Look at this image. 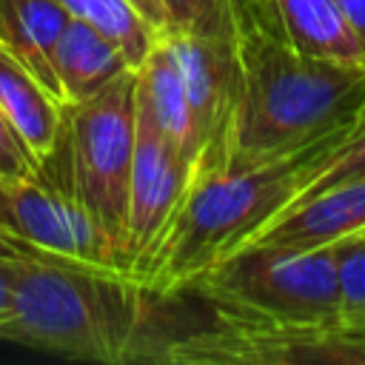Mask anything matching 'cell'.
Returning a JSON list of instances; mask_svg holds the SVG:
<instances>
[{
    "instance_id": "1",
    "label": "cell",
    "mask_w": 365,
    "mask_h": 365,
    "mask_svg": "<svg viewBox=\"0 0 365 365\" xmlns=\"http://www.w3.org/2000/svg\"><path fill=\"white\" fill-rule=\"evenodd\" d=\"M228 9L240 63L231 165L299 151L362 117L365 68L299 51L268 0H228Z\"/></svg>"
},
{
    "instance_id": "21",
    "label": "cell",
    "mask_w": 365,
    "mask_h": 365,
    "mask_svg": "<svg viewBox=\"0 0 365 365\" xmlns=\"http://www.w3.org/2000/svg\"><path fill=\"white\" fill-rule=\"evenodd\" d=\"M26 248V245H23ZM20 248V251H23ZM20 251H0V322L9 317L11 311V288H14V277H17V262H20Z\"/></svg>"
},
{
    "instance_id": "9",
    "label": "cell",
    "mask_w": 365,
    "mask_h": 365,
    "mask_svg": "<svg viewBox=\"0 0 365 365\" xmlns=\"http://www.w3.org/2000/svg\"><path fill=\"white\" fill-rule=\"evenodd\" d=\"M0 231L37 251L88 265H114L91 214L40 171L0 180Z\"/></svg>"
},
{
    "instance_id": "14",
    "label": "cell",
    "mask_w": 365,
    "mask_h": 365,
    "mask_svg": "<svg viewBox=\"0 0 365 365\" xmlns=\"http://www.w3.org/2000/svg\"><path fill=\"white\" fill-rule=\"evenodd\" d=\"M0 111L29 148L40 160L51 151L63 117V103L17 60L0 46Z\"/></svg>"
},
{
    "instance_id": "8",
    "label": "cell",
    "mask_w": 365,
    "mask_h": 365,
    "mask_svg": "<svg viewBox=\"0 0 365 365\" xmlns=\"http://www.w3.org/2000/svg\"><path fill=\"white\" fill-rule=\"evenodd\" d=\"M137 114V108H134ZM194 180L191 163L143 117L134 120V157L117 268L140 282Z\"/></svg>"
},
{
    "instance_id": "18",
    "label": "cell",
    "mask_w": 365,
    "mask_h": 365,
    "mask_svg": "<svg viewBox=\"0 0 365 365\" xmlns=\"http://www.w3.org/2000/svg\"><path fill=\"white\" fill-rule=\"evenodd\" d=\"M163 34H208L231 23L228 0H157Z\"/></svg>"
},
{
    "instance_id": "20",
    "label": "cell",
    "mask_w": 365,
    "mask_h": 365,
    "mask_svg": "<svg viewBox=\"0 0 365 365\" xmlns=\"http://www.w3.org/2000/svg\"><path fill=\"white\" fill-rule=\"evenodd\" d=\"M34 171H37V160L29 154V148L23 145V140L0 111V180L29 177Z\"/></svg>"
},
{
    "instance_id": "4",
    "label": "cell",
    "mask_w": 365,
    "mask_h": 365,
    "mask_svg": "<svg viewBox=\"0 0 365 365\" xmlns=\"http://www.w3.org/2000/svg\"><path fill=\"white\" fill-rule=\"evenodd\" d=\"M134 68L80 103H63L51 151L37 171L77 200L120 259L125 200L134 157Z\"/></svg>"
},
{
    "instance_id": "16",
    "label": "cell",
    "mask_w": 365,
    "mask_h": 365,
    "mask_svg": "<svg viewBox=\"0 0 365 365\" xmlns=\"http://www.w3.org/2000/svg\"><path fill=\"white\" fill-rule=\"evenodd\" d=\"M66 11L88 26H94L100 34H106L117 48L125 54L128 66L137 68L154 43L163 37V31L140 11L134 0H60Z\"/></svg>"
},
{
    "instance_id": "7",
    "label": "cell",
    "mask_w": 365,
    "mask_h": 365,
    "mask_svg": "<svg viewBox=\"0 0 365 365\" xmlns=\"http://www.w3.org/2000/svg\"><path fill=\"white\" fill-rule=\"evenodd\" d=\"M231 11V9H228ZM182 71L191 123L197 134L194 180L220 174L234 160L237 108H240V63L231 23L208 34H163Z\"/></svg>"
},
{
    "instance_id": "19",
    "label": "cell",
    "mask_w": 365,
    "mask_h": 365,
    "mask_svg": "<svg viewBox=\"0 0 365 365\" xmlns=\"http://www.w3.org/2000/svg\"><path fill=\"white\" fill-rule=\"evenodd\" d=\"M336 251V274H339V294H342V314L365 311V240L345 237L334 242Z\"/></svg>"
},
{
    "instance_id": "15",
    "label": "cell",
    "mask_w": 365,
    "mask_h": 365,
    "mask_svg": "<svg viewBox=\"0 0 365 365\" xmlns=\"http://www.w3.org/2000/svg\"><path fill=\"white\" fill-rule=\"evenodd\" d=\"M285 37L305 54L365 68V48L334 0H268Z\"/></svg>"
},
{
    "instance_id": "23",
    "label": "cell",
    "mask_w": 365,
    "mask_h": 365,
    "mask_svg": "<svg viewBox=\"0 0 365 365\" xmlns=\"http://www.w3.org/2000/svg\"><path fill=\"white\" fill-rule=\"evenodd\" d=\"M134 3H137V6H140V11H143V14H145V17H148V20H151V23H154L160 31H163V14H160V3H157V0H134Z\"/></svg>"
},
{
    "instance_id": "5",
    "label": "cell",
    "mask_w": 365,
    "mask_h": 365,
    "mask_svg": "<svg viewBox=\"0 0 365 365\" xmlns=\"http://www.w3.org/2000/svg\"><path fill=\"white\" fill-rule=\"evenodd\" d=\"M211 311L271 322V325H322L342 314L336 251L322 248H282V245H242L214 262L194 285Z\"/></svg>"
},
{
    "instance_id": "3",
    "label": "cell",
    "mask_w": 365,
    "mask_h": 365,
    "mask_svg": "<svg viewBox=\"0 0 365 365\" xmlns=\"http://www.w3.org/2000/svg\"><path fill=\"white\" fill-rule=\"evenodd\" d=\"M351 128L334 131L299 151L240 163L191 182L140 282L157 294H174L194 285L214 262L245 245L271 222L297 194L302 174L328 148L345 140Z\"/></svg>"
},
{
    "instance_id": "11",
    "label": "cell",
    "mask_w": 365,
    "mask_h": 365,
    "mask_svg": "<svg viewBox=\"0 0 365 365\" xmlns=\"http://www.w3.org/2000/svg\"><path fill=\"white\" fill-rule=\"evenodd\" d=\"M134 108L191 163V168L197 165V134L185 83L165 37H160L148 57L134 68Z\"/></svg>"
},
{
    "instance_id": "13",
    "label": "cell",
    "mask_w": 365,
    "mask_h": 365,
    "mask_svg": "<svg viewBox=\"0 0 365 365\" xmlns=\"http://www.w3.org/2000/svg\"><path fill=\"white\" fill-rule=\"evenodd\" d=\"M51 66L63 103H80L94 97L131 68L117 43H111L106 34L77 17H71L63 29Z\"/></svg>"
},
{
    "instance_id": "25",
    "label": "cell",
    "mask_w": 365,
    "mask_h": 365,
    "mask_svg": "<svg viewBox=\"0 0 365 365\" xmlns=\"http://www.w3.org/2000/svg\"><path fill=\"white\" fill-rule=\"evenodd\" d=\"M354 237H359V240H365V228H362V231H359V234H354Z\"/></svg>"
},
{
    "instance_id": "6",
    "label": "cell",
    "mask_w": 365,
    "mask_h": 365,
    "mask_svg": "<svg viewBox=\"0 0 365 365\" xmlns=\"http://www.w3.org/2000/svg\"><path fill=\"white\" fill-rule=\"evenodd\" d=\"M151 362L174 365H365V331L342 322L271 325L211 311L202 325H182Z\"/></svg>"
},
{
    "instance_id": "22",
    "label": "cell",
    "mask_w": 365,
    "mask_h": 365,
    "mask_svg": "<svg viewBox=\"0 0 365 365\" xmlns=\"http://www.w3.org/2000/svg\"><path fill=\"white\" fill-rule=\"evenodd\" d=\"M334 6L348 23V29L356 34L359 46L365 48V0H334Z\"/></svg>"
},
{
    "instance_id": "12",
    "label": "cell",
    "mask_w": 365,
    "mask_h": 365,
    "mask_svg": "<svg viewBox=\"0 0 365 365\" xmlns=\"http://www.w3.org/2000/svg\"><path fill=\"white\" fill-rule=\"evenodd\" d=\"M68 20L71 14L60 0H0V46L17 57L57 100L60 86L51 57Z\"/></svg>"
},
{
    "instance_id": "10",
    "label": "cell",
    "mask_w": 365,
    "mask_h": 365,
    "mask_svg": "<svg viewBox=\"0 0 365 365\" xmlns=\"http://www.w3.org/2000/svg\"><path fill=\"white\" fill-rule=\"evenodd\" d=\"M365 228V174L339 180L265 222L245 245H282V248H322ZM242 248V245H240Z\"/></svg>"
},
{
    "instance_id": "17",
    "label": "cell",
    "mask_w": 365,
    "mask_h": 365,
    "mask_svg": "<svg viewBox=\"0 0 365 365\" xmlns=\"http://www.w3.org/2000/svg\"><path fill=\"white\" fill-rule=\"evenodd\" d=\"M359 174H365V111L356 120V125L348 131V137L339 140L334 148H328L302 174L299 188H297V194L291 197L288 205H294V202H299V200H305V197H311V194H317V191H322V188H328L339 180L359 177Z\"/></svg>"
},
{
    "instance_id": "2",
    "label": "cell",
    "mask_w": 365,
    "mask_h": 365,
    "mask_svg": "<svg viewBox=\"0 0 365 365\" xmlns=\"http://www.w3.org/2000/svg\"><path fill=\"white\" fill-rule=\"evenodd\" d=\"M157 294L114 265L26 245L0 342L86 362H137Z\"/></svg>"
},
{
    "instance_id": "24",
    "label": "cell",
    "mask_w": 365,
    "mask_h": 365,
    "mask_svg": "<svg viewBox=\"0 0 365 365\" xmlns=\"http://www.w3.org/2000/svg\"><path fill=\"white\" fill-rule=\"evenodd\" d=\"M336 322H342V325H348V328H362V331H365V311L345 314V317H339Z\"/></svg>"
}]
</instances>
